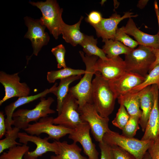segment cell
<instances>
[{
	"mask_svg": "<svg viewBox=\"0 0 159 159\" xmlns=\"http://www.w3.org/2000/svg\"><path fill=\"white\" fill-rule=\"evenodd\" d=\"M102 41L105 44L102 49L108 58L115 57L121 54L126 55L132 49L117 41L110 39L103 40Z\"/></svg>",
	"mask_w": 159,
	"mask_h": 159,
	"instance_id": "25",
	"label": "cell"
},
{
	"mask_svg": "<svg viewBox=\"0 0 159 159\" xmlns=\"http://www.w3.org/2000/svg\"><path fill=\"white\" fill-rule=\"evenodd\" d=\"M156 85L159 88V64L149 72L144 81L131 90L140 91L149 86Z\"/></svg>",
	"mask_w": 159,
	"mask_h": 159,
	"instance_id": "29",
	"label": "cell"
},
{
	"mask_svg": "<svg viewBox=\"0 0 159 159\" xmlns=\"http://www.w3.org/2000/svg\"><path fill=\"white\" fill-rule=\"evenodd\" d=\"M96 72L108 81L115 80L126 72L124 60L119 56L103 60L99 58L95 65Z\"/></svg>",
	"mask_w": 159,
	"mask_h": 159,
	"instance_id": "14",
	"label": "cell"
},
{
	"mask_svg": "<svg viewBox=\"0 0 159 159\" xmlns=\"http://www.w3.org/2000/svg\"><path fill=\"white\" fill-rule=\"evenodd\" d=\"M102 17L100 12L93 11L91 12L86 18V21L92 26L99 24L102 20Z\"/></svg>",
	"mask_w": 159,
	"mask_h": 159,
	"instance_id": "38",
	"label": "cell"
},
{
	"mask_svg": "<svg viewBox=\"0 0 159 159\" xmlns=\"http://www.w3.org/2000/svg\"><path fill=\"white\" fill-rule=\"evenodd\" d=\"M152 86L154 96V104L144 134L141 139L143 140H153L159 137V110L158 102L159 88L156 85Z\"/></svg>",
	"mask_w": 159,
	"mask_h": 159,
	"instance_id": "17",
	"label": "cell"
},
{
	"mask_svg": "<svg viewBox=\"0 0 159 159\" xmlns=\"http://www.w3.org/2000/svg\"><path fill=\"white\" fill-rule=\"evenodd\" d=\"M127 34L133 36L139 45L154 49H159V35L158 33L152 35L140 31L131 18H129L125 26L121 27Z\"/></svg>",
	"mask_w": 159,
	"mask_h": 159,
	"instance_id": "18",
	"label": "cell"
},
{
	"mask_svg": "<svg viewBox=\"0 0 159 159\" xmlns=\"http://www.w3.org/2000/svg\"><path fill=\"white\" fill-rule=\"evenodd\" d=\"M145 78L137 74L126 72L118 79L108 81L111 88L117 99L141 84Z\"/></svg>",
	"mask_w": 159,
	"mask_h": 159,
	"instance_id": "16",
	"label": "cell"
},
{
	"mask_svg": "<svg viewBox=\"0 0 159 159\" xmlns=\"http://www.w3.org/2000/svg\"><path fill=\"white\" fill-rule=\"evenodd\" d=\"M29 2L41 10L42 16L40 19V21L55 39H57L61 34V26L64 22L62 17L63 9L60 8L56 0Z\"/></svg>",
	"mask_w": 159,
	"mask_h": 159,
	"instance_id": "6",
	"label": "cell"
},
{
	"mask_svg": "<svg viewBox=\"0 0 159 159\" xmlns=\"http://www.w3.org/2000/svg\"><path fill=\"white\" fill-rule=\"evenodd\" d=\"M154 10L157 17L159 31L158 33L159 35V8L157 2L156 0H155L154 2Z\"/></svg>",
	"mask_w": 159,
	"mask_h": 159,
	"instance_id": "41",
	"label": "cell"
},
{
	"mask_svg": "<svg viewBox=\"0 0 159 159\" xmlns=\"http://www.w3.org/2000/svg\"><path fill=\"white\" fill-rule=\"evenodd\" d=\"M97 39L92 36L85 34L84 38L80 45L83 47L84 52L89 56H95L104 60L107 59L102 49L97 46Z\"/></svg>",
	"mask_w": 159,
	"mask_h": 159,
	"instance_id": "26",
	"label": "cell"
},
{
	"mask_svg": "<svg viewBox=\"0 0 159 159\" xmlns=\"http://www.w3.org/2000/svg\"><path fill=\"white\" fill-rule=\"evenodd\" d=\"M81 78V75L73 76L61 80L59 85L52 91V93L57 97L56 110L58 112V115L61 112L63 102L68 93L69 85L74 81Z\"/></svg>",
	"mask_w": 159,
	"mask_h": 159,
	"instance_id": "24",
	"label": "cell"
},
{
	"mask_svg": "<svg viewBox=\"0 0 159 159\" xmlns=\"http://www.w3.org/2000/svg\"><path fill=\"white\" fill-rule=\"evenodd\" d=\"M20 129L14 127L10 130L6 131L5 134V138L0 140V153H2L4 150L7 149L21 145L20 143L17 142L16 140L18 138L19 133Z\"/></svg>",
	"mask_w": 159,
	"mask_h": 159,
	"instance_id": "28",
	"label": "cell"
},
{
	"mask_svg": "<svg viewBox=\"0 0 159 159\" xmlns=\"http://www.w3.org/2000/svg\"><path fill=\"white\" fill-rule=\"evenodd\" d=\"M57 83L56 82L50 88L45 89L42 92L35 95L19 97L17 100L6 106L5 108L4 111L5 115L6 116L5 121L7 131L11 130L12 129L11 127L13 122L12 115L17 108L39 98L44 97L49 93H52L57 86Z\"/></svg>",
	"mask_w": 159,
	"mask_h": 159,
	"instance_id": "19",
	"label": "cell"
},
{
	"mask_svg": "<svg viewBox=\"0 0 159 159\" xmlns=\"http://www.w3.org/2000/svg\"><path fill=\"white\" fill-rule=\"evenodd\" d=\"M140 91L131 90L117 99L119 103L124 106L130 116L140 118L142 111L140 109Z\"/></svg>",
	"mask_w": 159,
	"mask_h": 159,
	"instance_id": "21",
	"label": "cell"
},
{
	"mask_svg": "<svg viewBox=\"0 0 159 159\" xmlns=\"http://www.w3.org/2000/svg\"><path fill=\"white\" fill-rule=\"evenodd\" d=\"M111 146L113 159H136L132 155L118 146L115 145Z\"/></svg>",
	"mask_w": 159,
	"mask_h": 159,
	"instance_id": "35",
	"label": "cell"
},
{
	"mask_svg": "<svg viewBox=\"0 0 159 159\" xmlns=\"http://www.w3.org/2000/svg\"><path fill=\"white\" fill-rule=\"evenodd\" d=\"M114 40L120 42L125 46L132 49L139 45L137 41L132 39L124 32L121 27L117 29Z\"/></svg>",
	"mask_w": 159,
	"mask_h": 159,
	"instance_id": "33",
	"label": "cell"
},
{
	"mask_svg": "<svg viewBox=\"0 0 159 159\" xmlns=\"http://www.w3.org/2000/svg\"><path fill=\"white\" fill-rule=\"evenodd\" d=\"M143 159H151L150 156L148 152H146Z\"/></svg>",
	"mask_w": 159,
	"mask_h": 159,
	"instance_id": "43",
	"label": "cell"
},
{
	"mask_svg": "<svg viewBox=\"0 0 159 159\" xmlns=\"http://www.w3.org/2000/svg\"><path fill=\"white\" fill-rule=\"evenodd\" d=\"M158 108H159V91L158 95Z\"/></svg>",
	"mask_w": 159,
	"mask_h": 159,
	"instance_id": "44",
	"label": "cell"
},
{
	"mask_svg": "<svg viewBox=\"0 0 159 159\" xmlns=\"http://www.w3.org/2000/svg\"><path fill=\"white\" fill-rule=\"evenodd\" d=\"M79 53L86 66L85 72L78 83L69 88V92L77 100L78 108H80L87 103L93 104L92 79L96 72L95 65L99 58L85 55L82 51Z\"/></svg>",
	"mask_w": 159,
	"mask_h": 159,
	"instance_id": "2",
	"label": "cell"
},
{
	"mask_svg": "<svg viewBox=\"0 0 159 159\" xmlns=\"http://www.w3.org/2000/svg\"><path fill=\"white\" fill-rule=\"evenodd\" d=\"M85 70L82 69H74L67 67L57 70H52L47 73V78L49 83H53L57 80H60L69 77L84 74Z\"/></svg>",
	"mask_w": 159,
	"mask_h": 159,
	"instance_id": "27",
	"label": "cell"
},
{
	"mask_svg": "<svg viewBox=\"0 0 159 159\" xmlns=\"http://www.w3.org/2000/svg\"><path fill=\"white\" fill-rule=\"evenodd\" d=\"M140 108L142 111L139 124L144 132L150 114L154 104V96L152 85L140 90Z\"/></svg>",
	"mask_w": 159,
	"mask_h": 159,
	"instance_id": "20",
	"label": "cell"
},
{
	"mask_svg": "<svg viewBox=\"0 0 159 159\" xmlns=\"http://www.w3.org/2000/svg\"><path fill=\"white\" fill-rule=\"evenodd\" d=\"M24 19L28 29L24 37L31 42L33 49L32 55L37 56L42 47L49 42V36L45 31L46 27L40 19H35L27 16Z\"/></svg>",
	"mask_w": 159,
	"mask_h": 159,
	"instance_id": "12",
	"label": "cell"
},
{
	"mask_svg": "<svg viewBox=\"0 0 159 159\" xmlns=\"http://www.w3.org/2000/svg\"><path fill=\"white\" fill-rule=\"evenodd\" d=\"M133 13L127 11L120 15L115 13L109 18H102L100 22L93 26L98 37H101L102 40L112 39L114 40L116 31L118 24L123 20L127 18L137 17L138 14L133 15Z\"/></svg>",
	"mask_w": 159,
	"mask_h": 159,
	"instance_id": "15",
	"label": "cell"
},
{
	"mask_svg": "<svg viewBox=\"0 0 159 159\" xmlns=\"http://www.w3.org/2000/svg\"><path fill=\"white\" fill-rule=\"evenodd\" d=\"M51 52L56 57L57 68L67 67L64 58L66 50L64 46L62 44H59L52 48Z\"/></svg>",
	"mask_w": 159,
	"mask_h": 159,
	"instance_id": "34",
	"label": "cell"
},
{
	"mask_svg": "<svg viewBox=\"0 0 159 159\" xmlns=\"http://www.w3.org/2000/svg\"><path fill=\"white\" fill-rule=\"evenodd\" d=\"M90 130L88 123L83 122L77 125L69 134L68 138L73 142H79L81 144L84 152L88 159H99V153L90 135Z\"/></svg>",
	"mask_w": 159,
	"mask_h": 159,
	"instance_id": "13",
	"label": "cell"
},
{
	"mask_svg": "<svg viewBox=\"0 0 159 159\" xmlns=\"http://www.w3.org/2000/svg\"><path fill=\"white\" fill-rule=\"evenodd\" d=\"M102 140L111 146L116 145L127 151L136 159H143L153 140H143L127 137L110 130L103 136Z\"/></svg>",
	"mask_w": 159,
	"mask_h": 159,
	"instance_id": "5",
	"label": "cell"
},
{
	"mask_svg": "<svg viewBox=\"0 0 159 159\" xmlns=\"http://www.w3.org/2000/svg\"><path fill=\"white\" fill-rule=\"evenodd\" d=\"M18 138L19 142L23 144L27 145L29 142H30L36 145L34 151H28L25 153L24 156V159H38L39 157L49 152H53L56 155L59 153V148L56 141L50 143L48 141L49 139L48 137L42 138L39 136L29 135L26 132H19Z\"/></svg>",
	"mask_w": 159,
	"mask_h": 159,
	"instance_id": "10",
	"label": "cell"
},
{
	"mask_svg": "<svg viewBox=\"0 0 159 159\" xmlns=\"http://www.w3.org/2000/svg\"><path fill=\"white\" fill-rule=\"evenodd\" d=\"M99 143L101 153L100 159H113L112 146L103 140Z\"/></svg>",
	"mask_w": 159,
	"mask_h": 159,
	"instance_id": "36",
	"label": "cell"
},
{
	"mask_svg": "<svg viewBox=\"0 0 159 159\" xmlns=\"http://www.w3.org/2000/svg\"><path fill=\"white\" fill-rule=\"evenodd\" d=\"M77 100L69 92L64 100L60 114L53 120V124L74 129L83 122L78 111Z\"/></svg>",
	"mask_w": 159,
	"mask_h": 159,
	"instance_id": "9",
	"label": "cell"
},
{
	"mask_svg": "<svg viewBox=\"0 0 159 159\" xmlns=\"http://www.w3.org/2000/svg\"><path fill=\"white\" fill-rule=\"evenodd\" d=\"M83 18L81 16L79 21L74 25H69L64 21L62 24L61 34L63 38L66 42L73 46L80 44L84 38L85 34L80 30V26Z\"/></svg>",
	"mask_w": 159,
	"mask_h": 159,
	"instance_id": "22",
	"label": "cell"
},
{
	"mask_svg": "<svg viewBox=\"0 0 159 159\" xmlns=\"http://www.w3.org/2000/svg\"><path fill=\"white\" fill-rule=\"evenodd\" d=\"M148 152L151 159H159V137L152 141Z\"/></svg>",
	"mask_w": 159,
	"mask_h": 159,
	"instance_id": "37",
	"label": "cell"
},
{
	"mask_svg": "<svg viewBox=\"0 0 159 159\" xmlns=\"http://www.w3.org/2000/svg\"><path fill=\"white\" fill-rule=\"evenodd\" d=\"M54 119L53 117L48 116L42 118L34 123L29 124L24 130L31 135L38 136L45 133L48 135L49 139L57 141L67 134H70L73 131V129L54 125L53 123Z\"/></svg>",
	"mask_w": 159,
	"mask_h": 159,
	"instance_id": "8",
	"label": "cell"
},
{
	"mask_svg": "<svg viewBox=\"0 0 159 159\" xmlns=\"http://www.w3.org/2000/svg\"><path fill=\"white\" fill-rule=\"evenodd\" d=\"M59 146V152L58 155L51 156L50 159H88L81 154L82 149L76 143L69 144L66 141H56Z\"/></svg>",
	"mask_w": 159,
	"mask_h": 159,
	"instance_id": "23",
	"label": "cell"
},
{
	"mask_svg": "<svg viewBox=\"0 0 159 159\" xmlns=\"http://www.w3.org/2000/svg\"><path fill=\"white\" fill-rule=\"evenodd\" d=\"M153 51L155 55V62L151 65L149 71L155 66L159 64V49L153 48Z\"/></svg>",
	"mask_w": 159,
	"mask_h": 159,
	"instance_id": "40",
	"label": "cell"
},
{
	"mask_svg": "<svg viewBox=\"0 0 159 159\" xmlns=\"http://www.w3.org/2000/svg\"><path fill=\"white\" fill-rule=\"evenodd\" d=\"M29 147L27 145H18L3 152L0 156V159H23L25 153L29 151Z\"/></svg>",
	"mask_w": 159,
	"mask_h": 159,
	"instance_id": "30",
	"label": "cell"
},
{
	"mask_svg": "<svg viewBox=\"0 0 159 159\" xmlns=\"http://www.w3.org/2000/svg\"><path fill=\"white\" fill-rule=\"evenodd\" d=\"M78 110L82 121L89 125L95 140L99 143L102 141L104 134L110 130L109 127V117L100 116L93 104H86L78 108Z\"/></svg>",
	"mask_w": 159,
	"mask_h": 159,
	"instance_id": "7",
	"label": "cell"
},
{
	"mask_svg": "<svg viewBox=\"0 0 159 159\" xmlns=\"http://www.w3.org/2000/svg\"><path fill=\"white\" fill-rule=\"evenodd\" d=\"M148 0H140L138 1L137 6L140 9L144 8L148 2Z\"/></svg>",
	"mask_w": 159,
	"mask_h": 159,
	"instance_id": "42",
	"label": "cell"
},
{
	"mask_svg": "<svg viewBox=\"0 0 159 159\" xmlns=\"http://www.w3.org/2000/svg\"><path fill=\"white\" fill-rule=\"evenodd\" d=\"M139 119L137 117L130 116L128 121L122 130V135L127 137H134L140 129Z\"/></svg>",
	"mask_w": 159,
	"mask_h": 159,
	"instance_id": "31",
	"label": "cell"
},
{
	"mask_svg": "<svg viewBox=\"0 0 159 159\" xmlns=\"http://www.w3.org/2000/svg\"><path fill=\"white\" fill-rule=\"evenodd\" d=\"M54 101L52 97H49L47 99L42 97L33 109H19L14 111L12 116L13 125L20 130H24L31 122H36L42 118L48 116L49 114L54 113L55 111L50 108Z\"/></svg>",
	"mask_w": 159,
	"mask_h": 159,
	"instance_id": "4",
	"label": "cell"
},
{
	"mask_svg": "<svg viewBox=\"0 0 159 159\" xmlns=\"http://www.w3.org/2000/svg\"><path fill=\"white\" fill-rule=\"evenodd\" d=\"M155 59L153 48L139 45L125 55L126 71L145 77Z\"/></svg>",
	"mask_w": 159,
	"mask_h": 159,
	"instance_id": "3",
	"label": "cell"
},
{
	"mask_svg": "<svg viewBox=\"0 0 159 159\" xmlns=\"http://www.w3.org/2000/svg\"><path fill=\"white\" fill-rule=\"evenodd\" d=\"M19 72L12 74L0 72V82L4 86L5 95L0 101V105L8 100L14 97H19L29 96L30 89L25 82H20Z\"/></svg>",
	"mask_w": 159,
	"mask_h": 159,
	"instance_id": "11",
	"label": "cell"
},
{
	"mask_svg": "<svg viewBox=\"0 0 159 159\" xmlns=\"http://www.w3.org/2000/svg\"><path fill=\"white\" fill-rule=\"evenodd\" d=\"M5 115L2 111L0 112V138L1 139L5 135L6 129L5 123Z\"/></svg>",
	"mask_w": 159,
	"mask_h": 159,
	"instance_id": "39",
	"label": "cell"
},
{
	"mask_svg": "<svg viewBox=\"0 0 159 159\" xmlns=\"http://www.w3.org/2000/svg\"><path fill=\"white\" fill-rule=\"evenodd\" d=\"M120 105L115 117L112 123L114 126L122 130L128 121L130 116L124 106L121 104Z\"/></svg>",
	"mask_w": 159,
	"mask_h": 159,
	"instance_id": "32",
	"label": "cell"
},
{
	"mask_svg": "<svg viewBox=\"0 0 159 159\" xmlns=\"http://www.w3.org/2000/svg\"><path fill=\"white\" fill-rule=\"evenodd\" d=\"M95 74L92 82L93 104L100 116L108 117L114 110L116 98L108 81L99 72Z\"/></svg>",
	"mask_w": 159,
	"mask_h": 159,
	"instance_id": "1",
	"label": "cell"
}]
</instances>
